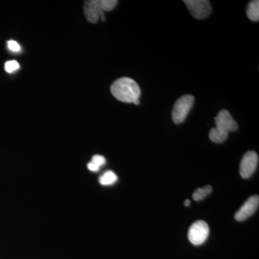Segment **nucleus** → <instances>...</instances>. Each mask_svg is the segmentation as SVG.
<instances>
[{"label": "nucleus", "mask_w": 259, "mask_h": 259, "mask_svg": "<svg viewBox=\"0 0 259 259\" xmlns=\"http://www.w3.org/2000/svg\"><path fill=\"white\" fill-rule=\"evenodd\" d=\"M215 127L210 130L209 139L213 143L221 144L228 139L230 132L238 130V124L228 110H221L214 118Z\"/></svg>", "instance_id": "nucleus-1"}, {"label": "nucleus", "mask_w": 259, "mask_h": 259, "mask_svg": "<svg viewBox=\"0 0 259 259\" xmlns=\"http://www.w3.org/2000/svg\"><path fill=\"white\" fill-rule=\"evenodd\" d=\"M110 91L117 100L125 103H134L141 95L139 84L128 77L116 80L112 83Z\"/></svg>", "instance_id": "nucleus-2"}, {"label": "nucleus", "mask_w": 259, "mask_h": 259, "mask_svg": "<svg viewBox=\"0 0 259 259\" xmlns=\"http://www.w3.org/2000/svg\"><path fill=\"white\" fill-rule=\"evenodd\" d=\"M117 1L116 0H91L85 2L83 13L90 23H96L100 19L105 21V12L114 10Z\"/></svg>", "instance_id": "nucleus-3"}, {"label": "nucleus", "mask_w": 259, "mask_h": 259, "mask_svg": "<svg viewBox=\"0 0 259 259\" xmlns=\"http://www.w3.org/2000/svg\"><path fill=\"white\" fill-rule=\"evenodd\" d=\"M194 98L192 95H184L177 100L172 110V120L176 124L183 122L193 107Z\"/></svg>", "instance_id": "nucleus-4"}, {"label": "nucleus", "mask_w": 259, "mask_h": 259, "mask_svg": "<svg viewBox=\"0 0 259 259\" xmlns=\"http://www.w3.org/2000/svg\"><path fill=\"white\" fill-rule=\"evenodd\" d=\"M209 233V228L207 223L202 221L194 222L188 231V238L194 245L203 244L207 241Z\"/></svg>", "instance_id": "nucleus-5"}, {"label": "nucleus", "mask_w": 259, "mask_h": 259, "mask_svg": "<svg viewBox=\"0 0 259 259\" xmlns=\"http://www.w3.org/2000/svg\"><path fill=\"white\" fill-rule=\"evenodd\" d=\"M184 3L194 18L204 19L210 14V3L207 0H185Z\"/></svg>", "instance_id": "nucleus-6"}, {"label": "nucleus", "mask_w": 259, "mask_h": 259, "mask_svg": "<svg viewBox=\"0 0 259 259\" xmlns=\"http://www.w3.org/2000/svg\"><path fill=\"white\" fill-rule=\"evenodd\" d=\"M258 163V156L254 151H248L242 158L240 174L242 178L248 179L254 174Z\"/></svg>", "instance_id": "nucleus-7"}, {"label": "nucleus", "mask_w": 259, "mask_h": 259, "mask_svg": "<svg viewBox=\"0 0 259 259\" xmlns=\"http://www.w3.org/2000/svg\"><path fill=\"white\" fill-rule=\"evenodd\" d=\"M259 205V197L258 195H253L247 199L246 202L238 209L235 214V219L237 221H243L247 218L254 214Z\"/></svg>", "instance_id": "nucleus-8"}, {"label": "nucleus", "mask_w": 259, "mask_h": 259, "mask_svg": "<svg viewBox=\"0 0 259 259\" xmlns=\"http://www.w3.org/2000/svg\"><path fill=\"white\" fill-rule=\"evenodd\" d=\"M247 16L252 21L257 22L259 20V1L250 2L246 10Z\"/></svg>", "instance_id": "nucleus-9"}, {"label": "nucleus", "mask_w": 259, "mask_h": 259, "mask_svg": "<svg viewBox=\"0 0 259 259\" xmlns=\"http://www.w3.org/2000/svg\"><path fill=\"white\" fill-rule=\"evenodd\" d=\"M100 183L102 185L108 186L115 184L117 181V175L112 171H107L100 177Z\"/></svg>", "instance_id": "nucleus-10"}, {"label": "nucleus", "mask_w": 259, "mask_h": 259, "mask_svg": "<svg viewBox=\"0 0 259 259\" xmlns=\"http://www.w3.org/2000/svg\"><path fill=\"white\" fill-rule=\"evenodd\" d=\"M212 192V187L209 185L206 186L203 188H198L194 192L193 199L195 201H200L203 199L204 197H207L208 194Z\"/></svg>", "instance_id": "nucleus-11"}, {"label": "nucleus", "mask_w": 259, "mask_h": 259, "mask_svg": "<svg viewBox=\"0 0 259 259\" xmlns=\"http://www.w3.org/2000/svg\"><path fill=\"white\" fill-rule=\"evenodd\" d=\"M20 69V64L18 61L15 60H12L7 61L5 65V69L7 72L12 73L14 72L15 71Z\"/></svg>", "instance_id": "nucleus-12"}, {"label": "nucleus", "mask_w": 259, "mask_h": 259, "mask_svg": "<svg viewBox=\"0 0 259 259\" xmlns=\"http://www.w3.org/2000/svg\"><path fill=\"white\" fill-rule=\"evenodd\" d=\"M92 163H93L94 164L96 165L97 166L101 167L104 166L106 163V159L104 156H101V155H95L93 157V159H92Z\"/></svg>", "instance_id": "nucleus-13"}, {"label": "nucleus", "mask_w": 259, "mask_h": 259, "mask_svg": "<svg viewBox=\"0 0 259 259\" xmlns=\"http://www.w3.org/2000/svg\"><path fill=\"white\" fill-rule=\"evenodd\" d=\"M8 47L9 48L10 50L13 51V52H19L20 51V49H21L18 42L15 41V40H9L8 42Z\"/></svg>", "instance_id": "nucleus-14"}, {"label": "nucleus", "mask_w": 259, "mask_h": 259, "mask_svg": "<svg viewBox=\"0 0 259 259\" xmlns=\"http://www.w3.org/2000/svg\"><path fill=\"white\" fill-rule=\"evenodd\" d=\"M88 167L89 169H90L91 171H98L100 168V167L97 166L96 165L94 164V163H92V162H90V163H88Z\"/></svg>", "instance_id": "nucleus-15"}, {"label": "nucleus", "mask_w": 259, "mask_h": 259, "mask_svg": "<svg viewBox=\"0 0 259 259\" xmlns=\"http://www.w3.org/2000/svg\"><path fill=\"white\" fill-rule=\"evenodd\" d=\"M190 199H186L185 202V205L186 207H188V206H190Z\"/></svg>", "instance_id": "nucleus-16"}]
</instances>
